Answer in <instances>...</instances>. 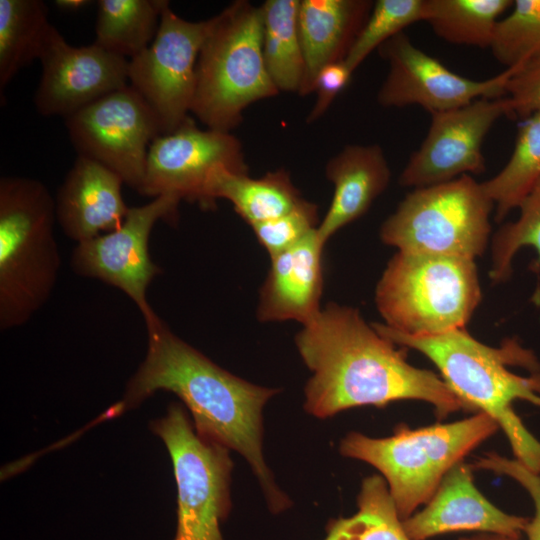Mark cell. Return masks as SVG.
I'll return each mask as SVG.
<instances>
[{
    "label": "cell",
    "instance_id": "obj_21",
    "mask_svg": "<svg viewBox=\"0 0 540 540\" xmlns=\"http://www.w3.org/2000/svg\"><path fill=\"white\" fill-rule=\"evenodd\" d=\"M373 4L370 0H300L298 25L305 62L300 96L313 93L323 67L345 60Z\"/></svg>",
    "mask_w": 540,
    "mask_h": 540
},
{
    "label": "cell",
    "instance_id": "obj_25",
    "mask_svg": "<svg viewBox=\"0 0 540 540\" xmlns=\"http://www.w3.org/2000/svg\"><path fill=\"white\" fill-rule=\"evenodd\" d=\"M165 0H100L95 44L128 60L154 40Z\"/></svg>",
    "mask_w": 540,
    "mask_h": 540
},
{
    "label": "cell",
    "instance_id": "obj_29",
    "mask_svg": "<svg viewBox=\"0 0 540 540\" xmlns=\"http://www.w3.org/2000/svg\"><path fill=\"white\" fill-rule=\"evenodd\" d=\"M519 216L515 221L504 223L491 240V270L493 283L510 279L513 259L523 247H531L537 253L530 269L540 270V179L520 203Z\"/></svg>",
    "mask_w": 540,
    "mask_h": 540
},
{
    "label": "cell",
    "instance_id": "obj_11",
    "mask_svg": "<svg viewBox=\"0 0 540 540\" xmlns=\"http://www.w3.org/2000/svg\"><path fill=\"white\" fill-rule=\"evenodd\" d=\"M78 156L117 173L137 192L142 185L148 150L161 135L156 115L129 84L65 119Z\"/></svg>",
    "mask_w": 540,
    "mask_h": 540
},
{
    "label": "cell",
    "instance_id": "obj_22",
    "mask_svg": "<svg viewBox=\"0 0 540 540\" xmlns=\"http://www.w3.org/2000/svg\"><path fill=\"white\" fill-rule=\"evenodd\" d=\"M217 199L230 201L250 226L277 218L304 200L285 169L251 178L225 166L216 167L208 178L204 209H212Z\"/></svg>",
    "mask_w": 540,
    "mask_h": 540
},
{
    "label": "cell",
    "instance_id": "obj_15",
    "mask_svg": "<svg viewBox=\"0 0 540 540\" xmlns=\"http://www.w3.org/2000/svg\"><path fill=\"white\" fill-rule=\"evenodd\" d=\"M508 115L506 97L481 98L465 106L431 114L429 129L399 177L403 187L422 188L485 171L484 139L495 122Z\"/></svg>",
    "mask_w": 540,
    "mask_h": 540
},
{
    "label": "cell",
    "instance_id": "obj_18",
    "mask_svg": "<svg viewBox=\"0 0 540 540\" xmlns=\"http://www.w3.org/2000/svg\"><path fill=\"white\" fill-rule=\"evenodd\" d=\"M122 184L123 179L111 169L77 156L55 199L56 218L64 234L81 243L118 229L130 209L123 200Z\"/></svg>",
    "mask_w": 540,
    "mask_h": 540
},
{
    "label": "cell",
    "instance_id": "obj_20",
    "mask_svg": "<svg viewBox=\"0 0 540 540\" xmlns=\"http://www.w3.org/2000/svg\"><path fill=\"white\" fill-rule=\"evenodd\" d=\"M325 176L334 193L328 211L317 227L326 244L337 231L362 217L387 189L391 170L381 146L347 145L331 157Z\"/></svg>",
    "mask_w": 540,
    "mask_h": 540
},
{
    "label": "cell",
    "instance_id": "obj_36",
    "mask_svg": "<svg viewBox=\"0 0 540 540\" xmlns=\"http://www.w3.org/2000/svg\"><path fill=\"white\" fill-rule=\"evenodd\" d=\"M56 5L63 10H78L91 3L86 0H57Z\"/></svg>",
    "mask_w": 540,
    "mask_h": 540
},
{
    "label": "cell",
    "instance_id": "obj_4",
    "mask_svg": "<svg viewBox=\"0 0 540 540\" xmlns=\"http://www.w3.org/2000/svg\"><path fill=\"white\" fill-rule=\"evenodd\" d=\"M56 203L37 179H0V328L27 323L50 298L61 257Z\"/></svg>",
    "mask_w": 540,
    "mask_h": 540
},
{
    "label": "cell",
    "instance_id": "obj_16",
    "mask_svg": "<svg viewBox=\"0 0 540 540\" xmlns=\"http://www.w3.org/2000/svg\"><path fill=\"white\" fill-rule=\"evenodd\" d=\"M39 60L42 75L34 104L43 116L66 119L129 82L128 59L95 43L74 47L54 26Z\"/></svg>",
    "mask_w": 540,
    "mask_h": 540
},
{
    "label": "cell",
    "instance_id": "obj_37",
    "mask_svg": "<svg viewBox=\"0 0 540 540\" xmlns=\"http://www.w3.org/2000/svg\"><path fill=\"white\" fill-rule=\"evenodd\" d=\"M459 540H518V539L495 535V536H481V537H474V538H461Z\"/></svg>",
    "mask_w": 540,
    "mask_h": 540
},
{
    "label": "cell",
    "instance_id": "obj_24",
    "mask_svg": "<svg viewBox=\"0 0 540 540\" xmlns=\"http://www.w3.org/2000/svg\"><path fill=\"white\" fill-rule=\"evenodd\" d=\"M41 0H0V91L39 59L52 28Z\"/></svg>",
    "mask_w": 540,
    "mask_h": 540
},
{
    "label": "cell",
    "instance_id": "obj_3",
    "mask_svg": "<svg viewBox=\"0 0 540 540\" xmlns=\"http://www.w3.org/2000/svg\"><path fill=\"white\" fill-rule=\"evenodd\" d=\"M378 333L397 345L425 355L466 409L492 417L505 432L516 459L540 473V442L513 410L524 400L540 407V373L536 357L516 340L499 348L472 337L465 328L440 335L412 337L373 323Z\"/></svg>",
    "mask_w": 540,
    "mask_h": 540
},
{
    "label": "cell",
    "instance_id": "obj_14",
    "mask_svg": "<svg viewBox=\"0 0 540 540\" xmlns=\"http://www.w3.org/2000/svg\"><path fill=\"white\" fill-rule=\"evenodd\" d=\"M218 166L248 174L241 142L231 132L201 129L190 117L174 132L153 140L138 193L169 195L204 209L206 184Z\"/></svg>",
    "mask_w": 540,
    "mask_h": 540
},
{
    "label": "cell",
    "instance_id": "obj_17",
    "mask_svg": "<svg viewBox=\"0 0 540 540\" xmlns=\"http://www.w3.org/2000/svg\"><path fill=\"white\" fill-rule=\"evenodd\" d=\"M528 521L503 512L486 499L474 485L471 465L461 461L444 476L425 507L403 520V526L411 540L457 531L518 539Z\"/></svg>",
    "mask_w": 540,
    "mask_h": 540
},
{
    "label": "cell",
    "instance_id": "obj_6",
    "mask_svg": "<svg viewBox=\"0 0 540 540\" xmlns=\"http://www.w3.org/2000/svg\"><path fill=\"white\" fill-rule=\"evenodd\" d=\"M499 429L486 413L418 429L399 426L385 438L349 432L342 456L364 461L381 472L402 520L432 497L444 476Z\"/></svg>",
    "mask_w": 540,
    "mask_h": 540
},
{
    "label": "cell",
    "instance_id": "obj_28",
    "mask_svg": "<svg viewBox=\"0 0 540 540\" xmlns=\"http://www.w3.org/2000/svg\"><path fill=\"white\" fill-rule=\"evenodd\" d=\"M357 507L350 517L330 520L323 540H411L383 477L363 479Z\"/></svg>",
    "mask_w": 540,
    "mask_h": 540
},
{
    "label": "cell",
    "instance_id": "obj_27",
    "mask_svg": "<svg viewBox=\"0 0 540 540\" xmlns=\"http://www.w3.org/2000/svg\"><path fill=\"white\" fill-rule=\"evenodd\" d=\"M512 0H428L425 22L446 42L490 48Z\"/></svg>",
    "mask_w": 540,
    "mask_h": 540
},
{
    "label": "cell",
    "instance_id": "obj_35",
    "mask_svg": "<svg viewBox=\"0 0 540 540\" xmlns=\"http://www.w3.org/2000/svg\"><path fill=\"white\" fill-rule=\"evenodd\" d=\"M352 74L353 71L344 60L328 64L319 71L313 84L316 100L307 116L308 124L317 121L327 112L336 97L349 84Z\"/></svg>",
    "mask_w": 540,
    "mask_h": 540
},
{
    "label": "cell",
    "instance_id": "obj_1",
    "mask_svg": "<svg viewBox=\"0 0 540 540\" xmlns=\"http://www.w3.org/2000/svg\"><path fill=\"white\" fill-rule=\"evenodd\" d=\"M144 322L146 356L128 381L123 399L106 412L107 418L139 406L157 391L176 394L200 437L247 461L269 511L287 510L292 501L276 484L263 453V409L280 390L253 384L218 366L173 333L157 313Z\"/></svg>",
    "mask_w": 540,
    "mask_h": 540
},
{
    "label": "cell",
    "instance_id": "obj_5",
    "mask_svg": "<svg viewBox=\"0 0 540 540\" xmlns=\"http://www.w3.org/2000/svg\"><path fill=\"white\" fill-rule=\"evenodd\" d=\"M260 6L237 0L212 17L196 66L191 112L208 129L230 132L251 104L279 94L265 65Z\"/></svg>",
    "mask_w": 540,
    "mask_h": 540
},
{
    "label": "cell",
    "instance_id": "obj_34",
    "mask_svg": "<svg viewBox=\"0 0 540 540\" xmlns=\"http://www.w3.org/2000/svg\"><path fill=\"white\" fill-rule=\"evenodd\" d=\"M505 97L510 118L524 120L540 112V58L520 65L508 80Z\"/></svg>",
    "mask_w": 540,
    "mask_h": 540
},
{
    "label": "cell",
    "instance_id": "obj_8",
    "mask_svg": "<svg viewBox=\"0 0 540 540\" xmlns=\"http://www.w3.org/2000/svg\"><path fill=\"white\" fill-rule=\"evenodd\" d=\"M494 204L471 175L413 189L382 223L380 239L401 252L475 260L489 243Z\"/></svg>",
    "mask_w": 540,
    "mask_h": 540
},
{
    "label": "cell",
    "instance_id": "obj_12",
    "mask_svg": "<svg viewBox=\"0 0 540 540\" xmlns=\"http://www.w3.org/2000/svg\"><path fill=\"white\" fill-rule=\"evenodd\" d=\"M179 203L176 197L161 195L130 208L118 229L77 243L71 255L72 270L124 292L144 321L153 317L156 312L149 304L147 290L162 270L150 256L149 239L159 220L178 221Z\"/></svg>",
    "mask_w": 540,
    "mask_h": 540
},
{
    "label": "cell",
    "instance_id": "obj_10",
    "mask_svg": "<svg viewBox=\"0 0 540 540\" xmlns=\"http://www.w3.org/2000/svg\"><path fill=\"white\" fill-rule=\"evenodd\" d=\"M211 23L212 18H181L166 1L154 40L129 60V85L153 110L161 135L174 132L190 118L197 60Z\"/></svg>",
    "mask_w": 540,
    "mask_h": 540
},
{
    "label": "cell",
    "instance_id": "obj_9",
    "mask_svg": "<svg viewBox=\"0 0 540 540\" xmlns=\"http://www.w3.org/2000/svg\"><path fill=\"white\" fill-rule=\"evenodd\" d=\"M164 442L177 485V526L173 540H224L221 524L231 510L233 461L229 449L203 439L185 409L172 403L150 423Z\"/></svg>",
    "mask_w": 540,
    "mask_h": 540
},
{
    "label": "cell",
    "instance_id": "obj_31",
    "mask_svg": "<svg viewBox=\"0 0 540 540\" xmlns=\"http://www.w3.org/2000/svg\"><path fill=\"white\" fill-rule=\"evenodd\" d=\"M506 68L540 58V0H515L499 21L490 47Z\"/></svg>",
    "mask_w": 540,
    "mask_h": 540
},
{
    "label": "cell",
    "instance_id": "obj_19",
    "mask_svg": "<svg viewBox=\"0 0 540 540\" xmlns=\"http://www.w3.org/2000/svg\"><path fill=\"white\" fill-rule=\"evenodd\" d=\"M324 247L316 228L293 247L270 258L257 306L260 321L294 320L303 326L317 316L322 309Z\"/></svg>",
    "mask_w": 540,
    "mask_h": 540
},
{
    "label": "cell",
    "instance_id": "obj_7",
    "mask_svg": "<svg viewBox=\"0 0 540 540\" xmlns=\"http://www.w3.org/2000/svg\"><path fill=\"white\" fill-rule=\"evenodd\" d=\"M481 299L475 260L401 251L375 289L384 325L412 337L465 328Z\"/></svg>",
    "mask_w": 540,
    "mask_h": 540
},
{
    "label": "cell",
    "instance_id": "obj_2",
    "mask_svg": "<svg viewBox=\"0 0 540 540\" xmlns=\"http://www.w3.org/2000/svg\"><path fill=\"white\" fill-rule=\"evenodd\" d=\"M295 345L312 372L304 409L316 418L398 400L425 401L439 418L467 410L442 377L411 365L404 350L366 323L357 308L328 303L302 326Z\"/></svg>",
    "mask_w": 540,
    "mask_h": 540
},
{
    "label": "cell",
    "instance_id": "obj_33",
    "mask_svg": "<svg viewBox=\"0 0 540 540\" xmlns=\"http://www.w3.org/2000/svg\"><path fill=\"white\" fill-rule=\"evenodd\" d=\"M493 471L513 478L530 494L534 507V517L525 528L528 540H540V473L526 467L517 459H508L496 453H487L471 466Z\"/></svg>",
    "mask_w": 540,
    "mask_h": 540
},
{
    "label": "cell",
    "instance_id": "obj_32",
    "mask_svg": "<svg viewBox=\"0 0 540 540\" xmlns=\"http://www.w3.org/2000/svg\"><path fill=\"white\" fill-rule=\"evenodd\" d=\"M318 226V205L304 199L289 212L251 227L272 258L299 243Z\"/></svg>",
    "mask_w": 540,
    "mask_h": 540
},
{
    "label": "cell",
    "instance_id": "obj_13",
    "mask_svg": "<svg viewBox=\"0 0 540 540\" xmlns=\"http://www.w3.org/2000/svg\"><path fill=\"white\" fill-rule=\"evenodd\" d=\"M378 51L388 64V73L378 90L377 102L386 108L417 105L430 114L481 98L504 97L508 80L520 67L505 68L485 80H473L453 72L415 46L405 32L385 42Z\"/></svg>",
    "mask_w": 540,
    "mask_h": 540
},
{
    "label": "cell",
    "instance_id": "obj_30",
    "mask_svg": "<svg viewBox=\"0 0 540 540\" xmlns=\"http://www.w3.org/2000/svg\"><path fill=\"white\" fill-rule=\"evenodd\" d=\"M428 0H377L348 52L345 63L354 72L375 49L426 20Z\"/></svg>",
    "mask_w": 540,
    "mask_h": 540
},
{
    "label": "cell",
    "instance_id": "obj_23",
    "mask_svg": "<svg viewBox=\"0 0 540 540\" xmlns=\"http://www.w3.org/2000/svg\"><path fill=\"white\" fill-rule=\"evenodd\" d=\"M260 7L267 71L279 92L299 94L305 74L298 25L300 0H266Z\"/></svg>",
    "mask_w": 540,
    "mask_h": 540
},
{
    "label": "cell",
    "instance_id": "obj_26",
    "mask_svg": "<svg viewBox=\"0 0 540 540\" xmlns=\"http://www.w3.org/2000/svg\"><path fill=\"white\" fill-rule=\"evenodd\" d=\"M540 179V112L522 120L514 149L505 166L492 178L481 182L492 200L497 222L505 217L529 193Z\"/></svg>",
    "mask_w": 540,
    "mask_h": 540
}]
</instances>
